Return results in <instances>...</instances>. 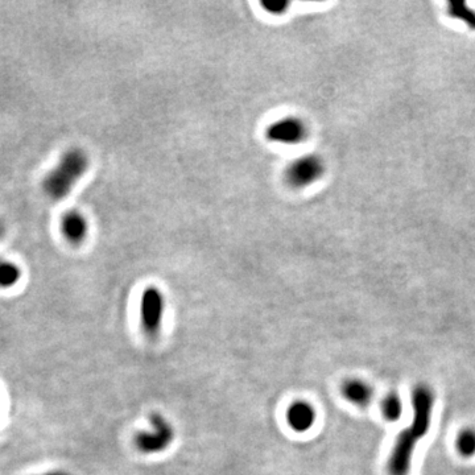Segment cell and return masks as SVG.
<instances>
[{"label": "cell", "mask_w": 475, "mask_h": 475, "mask_svg": "<svg viewBox=\"0 0 475 475\" xmlns=\"http://www.w3.org/2000/svg\"><path fill=\"white\" fill-rule=\"evenodd\" d=\"M164 312L163 292L156 287L146 288L140 299V324L147 337H157L162 333Z\"/></svg>", "instance_id": "obj_4"}, {"label": "cell", "mask_w": 475, "mask_h": 475, "mask_svg": "<svg viewBox=\"0 0 475 475\" xmlns=\"http://www.w3.org/2000/svg\"><path fill=\"white\" fill-rule=\"evenodd\" d=\"M22 276V268L16 263L0 259V288L15 287Z\"/></svg>", "instance_id": "obj_10"}, {"label": "cell", "mask_w": 475, "mask_h": 475, "mask_svg": "<svg viewBox=\"0 0 475 475\" xmlns=\"http://www.w3.org/2000/svg\"><path fill=\"white\" fill-rule=\"evenodd\" d=\"M342 395L351 404L364 407L373 400L374 389L361 379H349L342 384Z\"/></svg>", "instance_id": "obj_9"}, {"label": "cell", "mask_w": 475, "mask_h": 475, "mask_svg": "<svg viewBox=\"0 0 475 475\" xmlns=\"http://www.w3.org/2000/svg\"><path fill=\"white\" fill-rule=\"evenodd\" d=\"M317 413L311 403L305 400L293 401L287 410V423L293 432L305 433L316 424Z\"/></svg>", "instance_id": "obj_8"}, {"label": "cell", "mask_w": 475, "mask_h": 475, "mask_svg": "<svg viewBox=\"0 0 475 475\" xmlns=\"http://www.w3.org/2000/svg\"><path fill=\"white\" fill-rule=\"evenodd\" d=\"M150 429L140 430L135 435V448L148 455L163 453L175 439V428L160 413L150 414Z\"/></svg>", "instance_id": "obj_3"}, {"label": "cell", "mask_w": 475, "mask_h": 475, "mask_svg": "<svg viewBox=\"0 0 475 475\" xmlns=\"http://www.w3.org/2000/svg\"><path fill=\"white\" fill-rule=\"evenodd\" d=\"M90 157L88 152L79 147L65 150L59 162L50 168L42 178L44 193L54 201L66 198L78 181L88 173Z\"/></svg>", "instance_id": "obj_2"}, {"label": "cell", "mask_w": 475, "mask_h": 475, "mask_svg": "<svg viewBox=\"0 0 475 475\" xmlns=\"http://www.w3.org/2000/svg\"><path fill=\"white\" fill-rule=\"evenodd\" d=\"M382 411L391 421L399 420L403 414V401L396 394H389L382 403Z\"/></svg>", "instance_id": "obj_11"}, {"label": "cell", "mask_w": 475, "mask_h": 475, "mask_svg": "<svg viewBox=\"0 0 475 475\" xmlns=\"http://www.w3.org/2000/svg\"><path fill=\"white\" fill-rule=\"evenodd\" d=\"M325 172L324 160L317 155H304L288 165L286 180L292 188H305L318 181Z\"/></svg>", "instance_id": "obj_5"}, {"label": "cell", "mask_w": 475, "mask_h": 475, "mask_svg": "<svg viewBox=\"0 0 475 475\" xmlns=\"http://www.w3.org/2000/svg\"><path fill=\"white\" fill-rule=\"evenodd\" d=\"M262 7L267 13H272V15H283L287 13L289 3L288 1H264L262 3Z\"/></svg>", "instance_id": "obj_13"}, {"label": "cell", "mask_w": 475, "mask_h": 475, "mask_svg": "<svg viewBox=\"0 0 475 475\" xmlns=\"http://www.w3.org/2000/svg\"><path fill=\"white\" fill-rule=\"evenodd\" d=\"M4 234H6V225H4L3 219L0 218V240L3 239V237H4Z\"/></svg>", "instance_id": "obj_15"}, {"label": "cell", "mask_w": 475, "mask_h": 475, "mask_svg": "<svg viewBox=\"0 0 475 475\" xmlns=\"http://www.w3.org/2000/svg\"><path fill=\"white\" fill-rule=\"evenodd\" d=\"M435 407V394L430 388L421 384L413 389V419L411 426L401 430L388 458L389 475H408L412 465L413 453L417 442L426 436L430 426Z\"/></svg>", "instance_id": "obj_1"}, {"label": "cell", "mask_w": 475, "mask_h": 475, "mask_svg": "<svg viewBox=\"0 0 475 475\" xmlns=\"http://www.w3.org/2000/svg\"><path fill=\"white\" fill-rule=\"evenodd\" d=\"M60 231L63 237L72 244H81L88 235V221L86 215L77 209L66 210L60 218Z\"/></svg>", "instance_id": "obj_7"}, {"label": "cell", "mask_w": 475, "mask_h": 475, "mask_svg": "<svg viewBox=\"0 0 475 475\" xmlns=\"http://www.w3.org/2000/svg\"><path fill=\"white\" fill-rule=\"evenodd\" d=\"M40 475H69L66 472H63V470H52V472H47V473H44V474H40Z\"/></svg>", "instance_id": "obj_14"}, {"label": "cell", "mask_w": 475, "mask_h": 475, "mask_svg": "<svg viewBox=\"0 0 475 475\" xmlns=\"http://www.w3.org/2000/svg\"><path fill=\"white\" fill-rule=\"evenodd\" d=\"M265 137L270 141L286 146L300 144L308 137V127L296 116L279 119L267 127Z\"/></svg>", "instance_id": "obj_6"}, {"label": "cell", "mask_w": 475, "mask_h": 475, "mask_svg": "<svg viewBox=\"0 0 475 475\" xmlns=\"http://www.w3.org/2000/svg\"><path fill=\"white\" fill-rule=\"evenodd\" d=\"M457 449L465 457L475 455V429L467 428L457 437Z\"/></svg>", "instance_id": "obj_12"}]
</instances>
